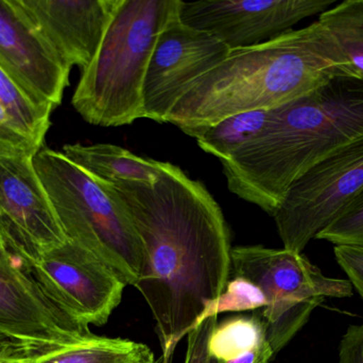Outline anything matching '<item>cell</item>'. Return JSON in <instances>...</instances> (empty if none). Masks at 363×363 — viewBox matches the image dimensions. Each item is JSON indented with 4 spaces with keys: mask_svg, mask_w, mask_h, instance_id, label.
<instances>
[{
    "mask_svg": "<svg viewBox=\"0 0 363 363\" xmlns=\"http://www.w3.org/2000/svg\"><path fill=\"white\" fill-rule=\"evenodd\" d=\"M363 138V81L337 76L273 109L262 131L221 161L228 190L272 217L309 168Z\"/></svg>",
    "mask_w": 363,
    "mask_h": 363,
    "instance_id": "3",
    "label": "cell"
},
{
    "mask_svg": "<svg viewBox=\"0 0 363 363\" xmlns=\"http://www.w3.org/2000/svg\"><path fill=\"white\" fill-rule=\"evenodd\" d=\"M61 61L81 72L93 61L121 0H17Z\"/></svg>",
    "mask_w": 363,
    "mask_h": 363,
    "instance_id": "14",
    "label": "cell"
},
{
    "mask_svg": "<svg viewBox=\"0 0 363 363\" xmlns=\"http://www.w3.org/2000/svg\"><path fill=\"white\" fill-rule=\"evenodd\" d=\"M16 347H16L14 343L11 342L9 339L0 336V360L4 359L9 354L12 353Z\"/></svg>",
    "mask_w": 363,
    "mask_h": 363,
    "instance_id": "29",
    "label": "cell"
},
{
    "mask_svg": "<svg viewBox=\"0 0 363 363\" xmlns=\"http://www.w3.org/2000/svg\"><path fill=\"white\" fill-rule=\"evenodd\" d=\"M181 0H121L72 104L87 123L121 127L145 119V77L160 34Z\"/></svg>",
    "mask_w": 363,
    "mask_h": 363,
    "instance_id": "4",
    "label": "cell"
},
{
    "mask_svg": "<svg viewBox=\"0 0 363 363\" xmlns=\"http://www.w3.org/2000/svg\"><path fill=\"white\" fill-rule=\"evenodd\" d=\"M8 253V247H6V243L4 242L1 238H0V259L6 256V254Z\"/></svg>",
    "mask_w": 363,
    "mask_h": 363,
    "instance_id": "30",
    "label": "cell"
},
{
    "mask_svg": "<svg viewBox=\"0 0 363 363\" xmlns=\"http://www.w3.org/2000/svg\"><path fill=\"white\" fill-rule=\"evenodd\" d=\"M315 239L328 241L335 246L363 247V192L338 220L322 230Z\"/></svg>",
    "mask_w": 363,
    "mask_h": 363,
    "instance_id": "22",
    "label": "cell"
},
{
    "mask_svg": "<svg viewBox=\"0 0 363 363\" xmlns=\"http://www.w3.org/2000/svg\"><path fill=\"white\" fill-rule=\"evenodd\" d=\"M66 158L106 185L138 183L153 185L159 179L164 162L134 155L113 144H67L62 149Z\"/></svg>",
    "mask_w": 363,
    "mask_h": 363,
    "instance_id": "15",
    "label": "cell"
},
{
    "mask_svg": "<svg viewBox=\"0 0 363 363\" xmlns=\"http://www.w3.org/2000/svg\"><path fill=\"white\" fill-rule=\"evenodd\" d=\"M267 340L264 322L257 310L251 315H237L217 324L211 341V359L230 360L249 353Z\"/></svg>",
    "mask_w": 363,
    "mask_h": 363,
    "instance_id": "19",
    "label": "cell"
},
{
    "mask_svg": "<svg viewBox=\"0 0 363 363\" xmlns=\"http://www.w3.org/2000/svg\"><path fill=\"white\" fill-rule=\"evenodd\" d=\"M98 183L125 209L142 241L135 288L157 323L160 362L172 363L179 341L225 290L232 270L225 217L201 181L169 162L153 185Z\"/></svg>",
    "mask_w": 363,
    "mask_h": 363,
    "instance_id": "1",
    "label": "cell"
},
{
    "mask_svg": "<svg viewBox=\"0 0 363 363\" xmlns=\"http://www.w3.org/2000/svg\"><path fill=\"white\" fill-rule=\"evenodd\" d=\"M21 259L44 293L87 326L104 325L121 304L127 287L106 262L70 240L35 257Z\"/></svg>",
    "mask_w": 363,
    "mask_h": 363,
    "instance_id": "8",
    "label": "cell"
},
{
    "mask_svg": "<svg viewBox=\"0 0 363 363\" xmlns=\"http://www.w3.org/2000/svg\"><path fill=\"white\" fill-rule=\"evenodd\" d=\"M44 146L0 104V151L34 157Z\"/></svg>",
    "mask_w": 363,
    "mask_h": 363,
    "instance_id": "23",
    "label": "cell"
},
{
    "mask_svg": "<svg viewBox=\"0 0 363 363\" xmlns=\"http://www.w3.org/2000/svg\"><path fill=\"white\" fill-rule=\"evenodd\" d=\"M0 70L36 104L50 111L61 104L72 70L17 0H0Z\"/></svg>",
    "mask_w": 363,
    "mask_h": 363,
    "instance_id": "13",
    "label": "cell"
},
{
    "mask_svg": "<svg viewBox=\"0 0 363 363\" xmlns=\"http://www.w3.org/2000/svg\"><path fill=\"white\" fill-rule=\"evenodd\" d=\"M0 104L36 140L44 144L45 136L50 128L52 111L36 104L0 70Z\"/></svg>",
    "mask_w": 363,
    "mask_h": 363,
    "instance_id": "20",
    "label": "cell"
},
{
    "mask_svg": "<svg viewBox=\"0 0 363 363\" xmlns=\"http://www.w3.org/2000/svg\"><path fill=\"white\" fill-rule=\"evenodd\" d=\"M147 345L96 335L84 342L48 351L26 352V363H159Z\"/></svg>",
    "mask_w": 363,
    "mask_h": 363,
    "instance_id": "16",
    "label": "cell"
},
{
    "mask_svg": "<svg viewBox=\"0 0 363 363\" xmlns=\"http://www.w3.org/2000/svg\"><path fill=\"white\" fill-rule=\"evenodd\" d=\"M335 257L350 283L363 300V247L338 245L334 249Z\"/></svg>",
    "mask_w": 363,
    "mask_h": 363,
    "instance_id": "25",
    "label": "cell"
},
{
    "mask_svg": "<svg viewBox=\"0 0 363 363\" xmlns=\"http://www.w3.org/2000/svg\"><path fill=\"white\" fill-rule=\"evenodd\" d=\"M347 76L345 57L330 32L313 21L267 42L232 49L213 70L190 83L166 119L196 139L237 113L273 110Z\"/></svg>",
    "mask_w": 363,
    "mask_h": 363,
    "instance_id": "2",
    "label": "cell"
},
{
    "mask_svg": "<svg viewBox=\"0 0 363 363\" xmlns=\"http://www.w3.org/2000/svg\"><path fill=\"white\" fill-rule=\"evenodd\" d=\"M218 315H211L188 332L187 351L184 363H209V341L218 324Z\"/></svg>",
    "mask_w": 363,
    "mask_h": 363,
    "instance_id": "24",
    "label": "cell"
},
{
    "mask_svg": "<svg viewBox=\"0 0 363 363\" xmlns=\"http://www.w3.org/2000/svg\"><path fill=\"white\" fill-rule=\"evenodd\" d=\"M275 354L269 342H264L260 347L252 350L249 353L230 360L211 359L209 363H270Z\"/></svg>",
    "mask_w": 363,
    "mask_h": 363,
    "instance_id": "27",
    "label": "cell"
},
{
    "mask_svg": "<svg viewBox=\"0 0 363 363\" xmlns=\"http://www.w3.org/2000/svg\"><path fill=\"white\" fill-rule=\"evenodd\" d=\"M363 192V138L298 177L272 217L284 249L302 254Z\"/></svg>",
    "mask_w": 363,
    "mask_h": 363,
    "instance_id": "7",
    "label": "cell"
},
{
    "mask_svg": "<svg viewBox=\"0 0 363 363\" xmlns=\"http://www.w3.org/2000/svg\"><path fill=\"white\" fill-rule=\"evenodd\" d=\"M0 363H26V351L16 347L12 353L0 360Z\"/></svg>",
    "mask_w": 363,
    "mask_h": 363,
    "instance_id": "28",
    "label": "cell"
},
{
    "mask_svg": "<svg viewBox=\"0 0 363 363\" xmlns=\"http://www.w3.org/2000/svg\"><path fill=\"white\" fill-rule=\"evenodd\" d=\"M271 112L249 111L225 117L196 136L199 147L220 161L230 159L262 131Z\"/></svg>",
    "mask_w": 363,
    "mask_h": 363,
    "instance_id": "17",
    "label": "cell"
},
{
    "mask_svg": "<svg viewBox=\"0 0 363 363\" xmlns=\"http://www.w3.org/2000/svg\"><path fill=\"white\" fill-rule=\"evenodd\" d=\"M334 4L335 0H181L179 19L211 34L232 50L281 36Z\"/></svg>",
    "mask_w": 363,
    "mask_h": 363,
    "instance_id": "10",
    "label": "cell"
},
{
    "mask_svg": "<svg viewBox=\"0 0 363 363\" xmlns=\"http://www.w3.org/2000/svg\"><path fill=\"white\" fill-rule=\"evenodd\" d=\"M266 305L264 293L257 286L242 277H235L232 281H228L223 293L205 311L200 323L211 315H219L220 313H225L256 311L264 308Z\"/></svg>",
    "mask_w": 363,
    "mask_h": 363,
    "instance_id": "21",
    "label": "cell"
},
{
    "mask_svg": "<svg viewBox=\"0 0 363 363\" xmlns=\"http://www.w3.org/2000/svg\"><path fill=\"white\" fill-rule=\"evenodd\" d=\"M235 277L257 286L267 305L259 313L267 340L275 355L302 330L326 298L353 296L349 279L325 276L302 254L262 245L232 247Z\"/></svg>",
    "mask_w": 363,
    "mask_h": 363,
    "instance_id": "6",
    "label": "cell"
},
{
    "mask_svg": "<svg viewBox=\"0 0 363 363\" xmlns=\"http://www.w3.org/2000/svg\"><path fill=\"white\" fill-rule=\"evenodd\" d=\"M230 49L211 34L172 21L157 38L145 77V119L166 123L190 83L221 63Z\"/></svg>",
    "mask_w": 363,
    "mask_h": 363,
    "instance_id": "12",
    "label": "cell"
},
{
    "mask_svg": "<svg viewBox=\"0 0 363 363\" xmlns=\"http://www.w3.org/2000/svg\"><path fill=\"white\" fill-rule=\"evenodd\" d=\"M33 164L66 238L95 254L127 286L135 287L144 249L121 202L62 151L43 146Z\"/></svg>",
    "mask_w": 363,
    "mask_h": 363,
    "instance_id": "5",
    "label": "cell"
},
{
    "mask_svg": "<svg viewBox=\"0 0 363 363\" xmlns=\"http://www.w3.org/2000/svg\"><path fill=\"white\" fill-rule=\"evenodd\" d=\"M0 238H1V234H0ZM2 239V238H1Z\"/></svg>",
    "mask_w": 363,
    "mask_h": 363,
    "instance_id": "31",
    "label": "cell"
},
{
    "mask_svg": "<svg viewBox=\"0 0 363 363\" xmlns=\"http://www.w3.org/2000/svg\"><path fill=\"white\" fill-rule=\"evenodd\" d=\"M345 57L347 76L363 81V0H345L320 14Z\"/></svg>",
    "mask_w": 363,
    "mask_h": 363,
    "instance_id": "18",
    "label": "cell"
},
{
    "mask_svg": "<svg viewBox=\"0 0 363 363\" xmlns=\"http://www.w3.org/2000/svg\"><path fill=\"white\" fill-rule=\"evenodd\" d=\"M0 336L35 353L84 342L96 335L55 305L26 262L8 249L0 259Z\"/></svg>",
    "mask_w": 363,
    "mask_h": 363,
    "instance_id": "9",
    "label": "cell"
},
{
    "mask_svg": "<svg viewBox=\"0 0 363 363\" xmlns=\"http://www.w3.org/2000/svg\"><path fill=\"white\" fill-rule=\"evenodd\" d=\"M339 363H363V324L347 328L339 345Z\"/></svg>",
    "mask_w": 363,
    "mask_h": 363,
    "instance_id": "26",
    "label": "cell"
},
{
    "mask_svg": "<svg viewBox=\"0 0 363 363\" xmlns=\"http://www.w3.org/2000/svg\"><path fill=\"white\" fill-rule=\"evenodd\" d=\"M0 234L9 251L32 258L68 240L33 157L0 151Z\"/></svg>",
    "mask_w": 363,
    "mask_h": 363,
    "instance_id": "11",
    "label": "cell"
}]
</instances>
